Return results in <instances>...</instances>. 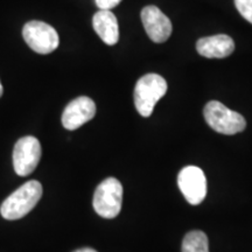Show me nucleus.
<instances>
[{"label": "nucleus", "instance_id": "obj_9", "mask_svg": "<svg viewBox=\"0 0 252 252\" xmlns=\"http://www.w3.org/2000/svg\"><path fill=\"white\" fill-rule=\"evenodd\" d=\"M96 115V104L89 97L81 96L71 100L62 113V125L67 130H77Z\"/></svg>", "mask_w": 252, "mask_h": 252}, {"label": "nucleus", "instance_id": "obj_8", "mask_svg": "<svg viewBox=\"0 0 252 252\" xmlns=\"http://www.w3.org/2000/svg\"><path fill=\"white\" fill-rule=\"evenodd\" d=\"M141 21L150 39L157 43H162L172 34V23L157 6H146L141 11Z\"/></svg>", "mask_w": 252, "mask_h": 252}, {"label": "nucleus", "instance_id": "obj_13", "mask_svg": "<svg viewBox=\"0 0 252 252\" xmlns=\"http://www.w3.org/2000/svg\"><path fill=\"white\" fill-rule=\"evenodd\" d=\"M235 5L242 17L252 24V0H235Z\"/></svg>", "mask_w": 252, "mask_h": 252}, {"label": "nucleus", "instance_id": "obj_6", "mask_svg": "<svg viewBox=\"0 0 252 252\" xmlns=\"http://www.w3.org/2000/svg\"><path fill=\"white\" fill-rule=\"evenodd\" d=\"M41 159V145L35 137L27 135L15 143L13 166L18 175L27 176L34 172Z\"/></svg>", "mask_w": 252, "mask_h": 252}, {"label": "nucleus", "instance_id": "obj_5", "mask_svg": "<svg viewBox=\"0 0 252 252\" xmlns=\"http://www.w3.org/2000/svg\"><path fill=\"white\" fill-rule=\"evenodd\" d=\"M23 36L28 46L35 53L46 55L59 47L60 39L58 32L50 25L42 21H30L24 26Z\"/></svg>", "mask_w": 252, "mask_h": 252}, {"label": "nucleus", "instance_id": "obj_7", "mask_svg": "<svg viewBox=\"0 0 252 252\" xmlns=\"http://www.w3.org/2000/svg\"><path fill=\"white\" fill-rule=\"evenodd\" d=\"M178 185L187 202L197 206L207 195V179L203 171L196 166H187L178 175Z\"/></svg>", "mask_w": 252, "mask_h": 252}, {"label": "nucleus", "instance_id": "obj_16", "mask_svg": "<svg viewBox=\"0 0 252 252\" xmlns=\"http://www.w3.org/2000/svg\"><path fill=\"white\" fill-rule=\"evenodd\" d=\"M2 93H4V88L1 86V82H0V97L2 96Z\"/></svg>", "mask_w": 252, "mask_h": 252}, {"label": "nucleus", "instance_id": "obj_1", "mask_svg": "<svg viewBox=\"0 0 252 252\" xmlns=\"http://www.w3.org/2000/svg\"><path fill=\"white\" fill-rule=\"evenodd\" d=\"M42 196V186L39 181L31 180L13 191L0 207L1 216L14 220L23 219L36 206Z\"/></svg>", "mask_w": 252, "mask_h": 252}, {"label": "nucleus", "instance_id": "obj_15", "mask_svg": "<svg viewBox=\"0 0 252 252\" xmlns=\"http://www.w3.org/2000/svg\"><path fill=\"white\" fill-rule=\"evenodd\" d=\"M74 252H97V251L94 250V249H91V248H82V249H78V250L74 251Z\"/></svg>", "mask_w": 252, "mask_h": 252}, {"label": "nucleus", "instance_id": "obj_14", "mask_svg": "<svg viewBox=\"0 0 252 252\" xmlns=\"http://www.w3.org/2000/svg\"><path fill=\"white\" fill-rule=\"evenodd\" d=\"M122 0H96V5L98 6L100 9H108L111 11V8L116 7Z\"/></svg>", "mask_w": 252, "mask_h": 252}, {"label": "nucleus", "instance_id": "obj_12", "mask_svg": "<svg viewBox=\"0 0 252 252\" xmlns=\"http://www.w3.org/2000/svg\"><path fill=\"white\" fill-rule=\"evenodd\" d=\"M182 252H209L207 235L200 230L189 231L182 241Z\"/></svg>", "mask_w": 252, "mask_h": 252}, {"label": "nucleus", "instance_id": "obj_4", "mask_svg": "<svg viewBox=\"0 0 252 252\" xmlns=\"http://www.w3.org/2000/svg\"><path fill=\"white\" fill-rule=\"evenodd\" d=\"M123 186L116 178L105 179L94 195V209L100 217L115 219L122 210Z\"/></svg>", "mask_w": 252, "mask_h": 252}, {"label": "nucleus", "instance_id": "obj_2", "mask_svg": "<svg viewBox=\"0 0 252 252\" xmlns=\"http://www.w3.org/2000/svg\"><path fill=\"white\" fill-rule=\"evenodd\" d=\"M167 93V82L158 74H146L134 88V105L143 117H150L154 106Z\"/></svg>", "mask_w": 252, "mask_h": 252}, {"label": "nucleus", "instance_id": "obj_3", "mask_svg": "<svg viewBox=\"0 0 252 252\" xmlns=\"http://www.w3.org/2000/svg\"><path fill=\"white\" fill-rule=\"evenodd\" d=\"M203 116L208 125L214 131L225 135H232L244 131L247 122L238 112L226 108L224 104L217 100H210L204 106Z\"/></svg>", "mask_w": 252, "mask_h": 252}, {"label": "nucleus", "instance_id": "obj_10", "mask_svg": "<svg viewBox=\"0 0 252 252\" xmlns=\"http://www.w3.org/2000/svg\"><path fill=\"white\" fill-rule=\"evenodd\" d=\"M196 50L201 56L207 59H224L235 50V42L229 35H217L202 37L197 41Z\"/></svg>", "mask_w": 252, "mask_h": 252}, {"label": "nucleus", "instance_id": "obj_11", "mask_svg": "<svg viewBox=\"0 0 252 252\" xmlns=\"http://www.w3.org/2000/svg\"><path fill=\"white\" fill-rule=\"evenodd\" d=\"M94 30L103 42L113 46L119 40V27L116 15L108 9H99L93 18Z\"/></svg>", "mask_w": 252, "mask_h": 252}]
</instances>
